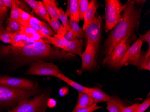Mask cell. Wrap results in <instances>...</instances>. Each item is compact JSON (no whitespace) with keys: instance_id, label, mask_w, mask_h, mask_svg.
<instances>
[{"instance_id":"1","label":"cell","mask_w":150,"mask_h":112,"mask_svg":"<svg viewBox=\"0 0 150 112\" xmlns=\"http://www.w3.org/2000/svg\"><path fill=\"white\" fill-rule=\"evenodd\" d=\"M0 54L11 55L18 62L21 64L48 59H67L76 57L74 54L51 47L43 40L22 47L3 46L0 49Z\"/></svg>"},{"instance_id":"2","label":"cell","mask_w":150,"mask_h":112,"mask_svg":"<svg viewBox=\"0 0 150 112\" xmlns=\"http://www.w3.org/2000/svg\"><path fill=\"white\" fill-rule=\"evenodd\" d=\"M142 1H128L121 15L120 21L115 27L108 37L103 54H110L115 47L129 35H132L139 27L143 6Z\"/></svg>"},{"instance_id":"3","label":"cell","mask_w":150,"mask_h":112,"mask_svg":"<svg viewBox=\"0 0 150 112\" xmlns=\"http://www.w3.org/2000/svg\"><path fill=\"white\" fill-rule=\"evenodd\" d=\"M39 90L30 91L0 83V107H15L20 102L39 94Z\"/></svg>"},{"instance_id":"4","label":"cell","mask_w":150,"mask_h":112,"mask_svg":"<svg viewBox=\"0 0 150 112\" xmlns=\"http://www.w3.org/2000/svg\"><path fill=\"white\" fill-rule=\"evenodd\" d=\"M49 93L44 92L29 100L20 102L12 109L7 112H46Z\"/></svg>"},{"instance_id":"5","label":"cell","mask_w":150,"mask_h":112,"mask_svg":"<svg viewBox=\"0 0 150 112\" xmlns=\"http://www.w3.org/2000/svg\"><path fill=\"white\" fill-rule=\"evenodd\" d=\"M105 8V30L108 32L113 29L120 21L121 13L126 6L118 0H106Z\"/></svg>"},{"instance_id":"6","label":"cell","mask_w":150,"mask_h":112,"mask_svg":"<svg viewBox=\"0 0 150 112\" xmlns=\"http://www.w3.org/2000/svg\"><path fill=\"white\" fill-rule=\"evenodd\" d=\"M131 35H128L115 47L110 54L106 55L103 60V64L107 65L114 69H119L121 68L120 61L129 48V39Z\"/></svg>"},{"instance_id":"7","label":"cell","mask_w":150,"mask_h":112,"mask_svg":"<svg viewBox=\"0 0 150 112\" xmlns=\"http://www.w3.org/2000/svg\"><path fill=\"white\" fill-rule=\"evenodd\" d=\"M26 74L39 76L50 75L55 76L57 74H62L58 66L43 60L32 63Z\"/></svg>"},{"instance_id":"8","label":"cell","mask_w":150,"mask_h":112,"mask_svg":"<svg viewBox=\"0 0 150 112\" xmlns=\"http://www.w3.org/2000/svg\"><path fill=\"white\" fill-rule=\"evenodd\" d=\"M102 19L100 16L95 15L93 22L84 31L87 43L91 44L97 51L101 40Z\"/></svg>"},{"instance_id":"9","label":"cell","mask_w":150,"mask_h":112,"mask_svg":"<svg viewBox=\"0 0 150 112\" xmlns=\"http://www.w3.org/2000/svg\"><path fill=\"white\" fill-rule=\"evenodd\" d=\"M0 83L13 87L30 91H34L39 89L38 84L30 80L26 79L12 78L5 76L0 78Z\"/></svg>"},{"instance_id":"10","label":"cell","mask_w":150,"mask_h":112,"mask_svg":"<svg viewBox=\"0 0 150 112\" xmlns=\"http://www.w3.org/2000/svg\"><path fill=\"white\" fill-rule=\"evenodd\" d=\"M97 50L90 44L87 43L86 48L82 55V66L81 70H77L78 75L85 71H90L95 66V57Z\"/></svg>"},{"instance_id":"11","label":"cell","mask_w":150,"mask_h":112,"mask_svg":"<svg viewBox=\"0 0 150 112\" xmlns=\"http://www.w3.org/2000/svg\"><path fill=\"white\" fill-rule=\"evenodd\" d=\"M143 42L137 40L134 44L128 49L124 56L120 61L121 67L129 64L132 65L133 62L138 58L141 53V48Z\"/></svg>"},{"instance_id":"12","label":"cell","mask_w":150,"mask_h":112,"mask_svg":"<svg viewBox=\"0 0 150 112\" xmlns=\"http://www.w3.org/2000/svg\"><path fill=\"white\" fill-rule=\"evenodd\" d=\"M98 7L99 4L96 1L91 0L89 2L88 8L84 16V23L82 28L83 31L93 21Z\"/></svg>"},{"instance_id":"13","label":"cell","mask_w":150,"mask_h":112,"mask_svg":"<svg viewBox=\"0 0 150 112\" xmlns=\"http://www.w3.org/2000/svg\"><path fill=\"white\" fill-rule=\"evenodd\" d=\"M86 93L91 97L95 103L96 104L103 102H108L111 99V96L108 95L99 88L87 87Z\"/></svg>"},{"instance_id":"14","label":"cell","mask_w":150,"mask_h":112,"mask_svg":"<svg viewBox=\"0 0 150 112\" xmlns=\"http://www.w3.org/2000/svg\"><path fill=\"white\" fill-rule=\"evenodd\" d=\"M83 47V40L79 39H76L74 40L68 41L64 49L63 50L71 54H76L81 57Z\"/></svg>"},{"instance_id":"15","label":"cell","mask_w":150,"mask_h":112,"mask_svg":"<svg viewBox=\"0 0 150 112\" xmlns=\"http://www.w3.org/2000/svg\"><path fill=\"white\" fill-rule=\"evenodd\" d=\"M132 65L139 67L141 70H148L150 71V49H148L147 52L144 54L141 53L139 56L133 62Z\"/></svg>"},{"instance_id":"16","label":"cell","mask_w":150,"mask_h":112,"mask_svg":"<svg viewBox=\"0 0 150 112\" xmlns=\"http://www.w3.org/2000/svg\"><path fill=\"white\" fill-rule=\"evenodd\" d=\"M65 13L67 17L73 18L76 22L79 23L80 22L77 0H69L67 1V8Z\"/></svg>"},{"instance_id":"17","label":"cell","mask_w":150,"mask_h":112,"mask_svg":"<svg viewBox=\"0 0 150 112\" xmlns=\"http://www.w3.org/2000/svg\"><path fill=\"white\" fill-rule=\"evenodd\" d=\"M125 107V104L119 98L112 96L110 101L107 102L106 109L109 112H123Z\"/></svg>"},{"instance_id":"18","label":"cell","mask_w":150,"mask_h":112,"mask_svg":"<svg viewBox=\"0 0 150 112\" xmlns=\"http://www.w3.org/2000/svg\"><path fill=\"white\" fill-rule=\"evenodd\" d=\"M42 39L46 43L48 44H51L56 48L62 49H64L67 43V40L65 39L64 36L56 34L53 37L45 36Z\"/></svg>"},{"instance_id":"19","label":"cell","mask_w":150,"mask_h":112,"mask_svg":"<svg viewBox=\"0 0 150 112\" xmlns=\"http://www.w3.org/2000/svg\"><path fill=\"white\" fill-rule=\"evenodd\" d=\"M95 104L96 103L87 93L79 92L78 101L75 108H86L92 106Z\"/></svg>"},{"instance_id":"20","label":"cell","mask_w":150,"mask_h":112,"mask_svg":"<svg viewBox=\"0 0 150 112\" xmlns=\"http://www.w3.org/2000/svg\"><path fill=\"white\" fill-rule=\"evenodd\" d=\"M43 4L47 10V12L49 15L51 19H58L59 8L57 7V4L54 0H43L42 1Z\"/></svg>"},{"instance_id":"21","label":"cell","mask_w":150,"mask_h":112,"mask_svg":"<svg viewBox=\"0 0 150 112\" xmlns=\"http://www.w3.org/2000/svg\"><path fill=\"white\" fill-rule=\"evenodd\" d=\"M54 77L66 82L69 85L72 87L73 88L77 90L79 92H84L86 93L87 87L83 86L79 83L69 79L63 74H57Z\"/></svg>"},{"instance_id":"22","label":"cell","mask_w":150,"mask_h":112,"mask_svg":"<svg viewBox=\"0 0 150 112\" xmlns=\"http://www.w3.org/2000/svg\"><path fill=\"white\" fill-rule=\"evenodd\" d=\"M69 21L70 30L73 32L76 39H80V38L85 37V32L81 29L78 23L76 22L72 18H70Z\"/></svg>"},{"instance_id":"23","label":"cell","mask_w":150,"mask_h":112,"mask_svg":"<svg viewBox=\"0 0 150 112\" xmlns=\"http://www.w3.org/2000/svg\"><path fill=\"white\" fill-rule=\"evenodd\" d=\"M49 24L56 35L64 36L67 32L66 29L60 23L58 19H50Z\"/></svg>"},{"instance_id":"24","label":"cell","mask_w":150,"mask_h":112,"mask_svg":"<svg viewBox=\"0 0 150 112\" xmlns=\"http://www.w3.org/2000/svg\"><path fill=\"white\" fill-rule=\"evenodd\" d=\"M7 31L11 34L20 32L23 29L24 27L22 26L20 23H18L14 19H12L11 18H8L7 21Z\"/></svg>"},{"instance_id":"25","label":"cell","mask_w":150,"mask_h":112,"mask_svg":"<svg viewBox=\"0 0 150 112\" xmlns=\"http://www.w3.org/2000/svg\"><path fill=\"white\" fill-rule=\"evenodd\" d=\"M0 41L11 45L12 43V34L7 31L3 25L0 26Z\"/></svg>"},{"instance_id":"26","label":"cell","mask_w":150,"mask_h":112,"mask_svg":"<svg viewBox=\"0 0 150 112\" xmlns=\"http://www.w3.org/2000/svg\"><path fill=\"white\" fill-rule=\"evenodd\" d=\"M35 13L38 16L45 20L48 23L50 21V19H51L48 13L47 12V10L45 9V7L44 6L42 1H40L38 8L36 10Z\"/></svg>"},{"instance_id":"27","label":"cell","mask_w":150,"mask_h":112,"mask_svg":"<svg viewBox=\"0 0 150 112\" xmlns=\"http://www.w3.org/2000/svg\"><path fill=\"white\" fill-rule=\"evenodd\" d=\"M20 24L24 27H28L29 21L32 16L30 14L19 8Z\"/></svg>"},{"instance_id":"28","label":"cell","mask_w":150,"mask_h":112,"mask_svg":"<svg viewBox=\"0 0 150 112\" xmlns=\"http://www.w3.org/2000/svg\"><path fill=\"white\" fill-rule=\"evenodd\" d=\"M40 32L44 37H53L56 35L49 24L42 21L40 22Z\"/></svg>"},{"instance_id":"29","label":"cell","mask_w":150,"mask_h":112,"mask_svg":"<svg viewBox=\"0 0 150 112\" xmlns=\"http://www.w3.org/2000/svg\"><path fill=\"white\" fill-rule=\"evenodd\" d=\"M89 2L88 0H78L79 16L80 20H84V16L88 8Z\"/></svg>"},{"instance_id":"30","label":"cell","mask_w":150,"mask_h":112,"mask_svg":"<svg viewBox=\"0 0 150 112\" xmlns=\"http://www.w3.org/2000/svg\"><path fill=\"white\" fill-rule=\"evenodd\" d=\"M58 14L59 19L62 22L63 24L62 25L64 27L67 31H70L69 21L67 18L68 17L62 8H59Z\"/></svg>"},{"instance_id":"31","label":"cell","mask_w":150,"mask_h":112,"mask_svg":"<svg viewBox=\"0 0 150 112\" xmlns=\"http://www.w3.org/2000/svg\"><path fill=\"white\" fill-rule=\"evenodd\" d=\"M12 46L15 47H22L25 46L22 42V35L20 32L12 34Z\"/></svg>"},{"instance_id":"32","label":"cell","mask_w":150,"mask_h":112,"mask_svg":"<svg viewBox=\"0 0 150 112\" xmlns=\"http://www.w3.org/2000/svg\"><path fill=\"white\" fill-rule=\"evenodd\" d=\"M11 18L12 19L20 23V18H19V8L16 4L15 0H13L12 4L11 10Z\"/></svg>"},{"instance_id":"33","label":"cell","mask_w":150,"mask_h":112,"mask_svg":"<svg viewBox=\"0 0 150 112\" xmlns=\"http://www.w3.org/2000/svg\"><path fill=\"white\" fill-rule=\"evenodd\" d=\"M40 22H41V21L39 20L38 18L32 16L31 18H30V21H29L28 27L34 29L37 32H40Z\"/></svg>"},{"instance_id":"34","label":"cell","mask_w":150,"mask_h":112,"mask_svg":"<svg viewBox=\"0 0 150 112\" xmlns=\"http://www.w3.org/2000/svg\"><path fill=\"white\" fill-rule=\"evenodd\" d=\"M101 108L102 107L99 106H97V104H95L92 106L86 108H75L71 112H93Z\"/></svg>"},{"instance_id":"35","label":"cell","mask_w":150,"mask_h":112,"mask_svg":"<svg viewBox=\"0 0 150 112\" xmlns=\"http://www.w3.org/2000/svg\"><path fill=\"white\" fill-rule=\"evenodd\" d=\"M150 105V97L147 98L143 102L139 104L137 108V112H144Z\"/></svg>"},{"instance_id":"36","label":"cell","mask_w":150,"mask_h":112,"mask_svg":"<svg viewBox=\"0 0 150 112\" xmlns=\"http://www.w3.org/2000/svg\"><path fill=\"white\" fill-rule=\"evenodd\" d=\"M138 40H140L142 42H146L148 44V49H150V31L148 30L144 35H139Z\"/></svg>"},{"instance_id":"37","label":"cell","mask_w":150,"mask_h":112,"mask_svg":"<svg viewBox=\"0 0 150 112\" xmlns=\"http://www.w3.org/2000/svg\"><path fill=\"white\" fill-rule=\"evenodd\" d=\"M24 1L31 7L33 12L36 11L39 6L40 1L35 0H25Z\"/></svg>"},{"instance_id":"38","label":"cell","mask_w":150,"mask_h":112,"mask_svg":"<svg viewBox=\"0 0 150 112\" xmlns=\"http://www.w3.org/2000/svg\"><path fill=\"white\" fill-rule=\"evenodd\" d=\"M8 9L6 7H0V26L3 25V21L7 15Z\"/></svg>"},{"instance_id":"39","label":"cell","mask_w":150,"mask_h":112,"mask_svg":"<svg viewBox=\"0 0 150 112\" xmlns=\"http://www.w3.org/2000/svg\"><path fill=\"white\" fill-rule=\"evenodd\" d=\"M139 104L135 103L131 106L125 107L123 112H137V108Z\"/></svg>"},{"instance_id":"40","label":"cell","mask_w":150,"mask_h":112,"mask_svg":"<svg viewBox=\"0 0 150 112\" xmlns=\"http://www.w3.org/2000/svg\"><path fill=\"white\" fill-rule=\"evenodd\" d=\"M64 37L65 39L67 40V42L72 41V40H74V39H76L73 32L71 30L67 31V32L66 34L64 36Z\"/></svg>"},{"instance_id":"41","label":"cell","mask_w":150,"mask_h":112,"mask_svg":"<svg viewBox=\"0 0 150 112\" xmlns=\"http://www.w3.org/2000/svg\"><path fill=\"white\" fill-rule=\"evenodd\" d=\"M56 104H57V102L56 101L52 98H50L47 101V106L51 108L54 107L56 106Z\"/></svg>"},{"instance_id":"42","label":"cell","mask_w":150,"mask_h":112,"mask_svg":"<svg viewBox=\"0 0 150 112\" xmlns=\"http://www.w3.org/2000/svg\"><path fill=\"white\" fill-rule=\"evenodd\" d=\"M69 91V89L68 87H64L60 89L59 94L60 96L64 97L68 94Z\"/></svg>"},{"instance_id":"43","label":"cell","mask_w":150,"mask_h":112,"mask_svg":"<svg viewBox=\"0 0 150 112\" xmlns=\"http://www.w3.org/2000/svg\"><path fill=\"white\" fill-rule=\"evenodd\" d=\"M3 1L6 7V8L7 7L11 8V7L13 0H3Z\"/></svg>"},{"instance_id":"44","label":"cell","mask_w":150,"mask_h":112,"mask_svg":"<svg viewBox=\"0 0 150 112\" xmlns=\"http://www.w3.org/2000/svg\"><path fill=\"white\" fill-rule=\"evenodd\" d=\"M0 7H6L5 6L3 0H0Z\"/></svg>"},{"instance_id":"45","label":"cell","mask_w":150,"mask_h":112,"mask_svg":"<svg viewBox=\"0 0 150 112\" xmlns=\"http://www.w3.org/2000/svg\"><path fill=\"white\" fill-rule=\"evenodd\" d=\"M150 112V111H148V112Z\"/></svg>"}]
</instances>
